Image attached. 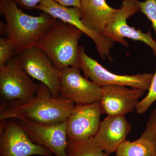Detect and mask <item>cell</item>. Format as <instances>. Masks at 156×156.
<instances>
[{
    "label": "cell",
    "instance_id": "20",
    "mask_svg": "<svg viewBox=\"0 0 156 156\" xmlns=\"http://www.w3.org/2000/svg\"><path fill=\"white\" fill-rule=\"evenodd\" d=\"M137 3L140 12L145 15L151 23L156 37V0H145L144 2L137 0Z\"/></svg>",
    "mask_w": 156,
    "mask_h": 156
},
{
    "label": "cell",
    "instance_id": "5",
    "mask_svg": "<svg viewBox=\"0 0 156 156\" xmlns=\"http://www.w3.org/2000/svg\"><path fill=\"white\" fill-rule=\"evenodd\" d=\"M79 68L84 77L99 87L115 85L148 90L154 74L144 73L133 75H119L111 72L96 60L88 56L82 46L79 47Z\"/></svg>",
    "mask_w": 156,
    "mask_h": 156
},
{
    "label": "cell",
    "instance_id": "3",
    "mask_svg": "<svg viewBox=\"0 0 156 156\" xmlns=\"http://www.w3.org/2000/svg\"><path fill=\"white\" fill-rule=\"evenodd\" d=\"M83 34L70 23L56 20L35 47L44 52L59 70L79 68L78 44Z\"/></svg>",
    "mask_w": 156,
    "mask_h": 156
},
{
    "label": "cell",
    "instance_id": "9",
    "mask_svg": "<svg viewBox=\"0 0 156 156\" xmlns=\"http://www.w3.org/2000/svg\"><path fill=\"white\" fill-rule=\"evenodd\" d=\"M80 69L69 67L60 70L59 95L75 105L99 102L101 87L81 74Z\"/></svg>",
    "mask_w": 156,
    "mask_h": 156
},
{
    "label": "cell",
    "instance_id": "2",
    "mask_svg": "<svg viewBox=\"0 0 156 156\" xmlns=\"http://www.w3.org/2000/svg\"><path fill=\"white\" fill-rule=\"evenodd\" d=\"M0 9L6 20L8 37L17 55L35 46L57 20L44 12L38 16L26 14L13 0H1Z\"/></svg>",
    "mask_w": 156,
    "mask_h": 156
},
{
    "label": "cell",
    "instance_id": "18",
    "mask_svg": "<svg viewBox=\"0 0 156 156\" xmlns=\"http://www.w3.org/2000/svg\"><path fill=\"white\" fill-rule=\"evenodd\" d=\"M148 90V92L147 95L142 100L139 101L136 105V112L139 114L141 115L145 113L156 101V69L150 87Z\"/></svg>",
    "mask_w": 156,
    "mask_h": 156
},
{
    "label": "cell",
    "instance_id": "11",
    "mask_svg": "<svg viewBox=\"0 0 156 156\" xmlns=\"http://www.w3.org/2000/svg\"><path fill=\"white\" fill-rule=\"evenodd\" d=\"M19 122L34 143L48 149L55 156H67L66 122L44 124L19 120Z\"/></svg>",
    "mask_w": 156,
    "mask_h": 156
},
{
    "label": "cell",
    "instance_id": "4",
    "mask_svg": "<svg viewBox=\"0 0 156 156\" xmlns=\"http://www.w3.org/2000/svg\"><path fill=\"white\" fill-rule=\"evenodd\" d=\"M37 91L38 84L23 69L18 55L0 68V94L5 102L24 104L32 100Z\"/></svg>",
    "mask_w": 156,
    "mask_h": 156
},
{
    "label": "cell",
    "instance_id": "15",
    "mask_svg": "<svg viewBox=\"0 0 156 156\" xmlns=\"http://www.w3.org/2000/svg\"><path fill=\"white\" fill-rule=\"evenodd\" d=\"M80 20L85 27L103 35L109 22L119 11L112 8L105 0H82Z\"/></svg>",
    "mask_w": 156,
    "mask_h": 156
},
{
    "label": "cell",
    "instance_id": "23",
    "mask_svg": "<svg viewBox=\"0 0 156 156\" xmlns=\"http://www.w3.org/2000/svg\"><path fill=\"white\" fill-rule=\"evenodd\" d=\"M59 5L65 7H76L80 9L82 0H53Z\"/></svg>",
    "mask_w": 156,
    "mask_h": 156
},
{
    "label": "cell",
    "instance_id": "10",
    "mask_svg": "<svg viewBox=\"0 0 156 156\" xmlns=\"http://www.w3.org/2000/svg\"><path fill=\"white\" fill-rule=\"evenodd\" d=\"M35 9L48 13L56 19L67 22L79 29L94 42L101 58L105 59L107 57L110 60H112L110 52L114 42L103 35L92 31L85 27L80 20V9L65 7L53 0H44Z\"/></svg>",
    "mask_w": 156,
    "mask_h": 156
},
{
    "label": "cell",
    "instance_id": "14",
    "mask_svg": "<svg viewBox=\"0 0 156 156\" xmlns=\"http://www.w3.org/2000/svg\"><path fill=\"white\" fill-rule=\"evenodd\" d=\"M131 125L125 115L107 116L100 122L97 133L92 139L108 155L116 152L131 132Z\"/></svg>",
    "mask_w": 156,
    "mask_h": 156
},
{
    "label": "cell",
    "instance_id": "17",
    "mask_svg": "<svg viewBox=\"0 0 156 156\" xmlns=\"http://www.w3.org/2000/svg\"><path fill=\"white\" fill-rule=\"evenodd\" d=\"M67 156H109L95 143L92 138L85 140H68Z\"/></svg>",
    "mask_w": 156,
    "mask_h": 156
},
{
    "label": "cell",
    "instance_id": "6",
    "mask_svg": "<svg viewBox=\"0 0 156 156\" xmlns=\"http://www.w3.org/2000/svg\"><path fill=\"white\" fill-rule=\"evenodd\" d=\"M140 11L137 0H123L119 11L107 25L103 35L114 42L128 47L125 38L143 42L153 50L156 56V41L153 39L150 31L144 33L140 29L136 30L128 25L127 20L136 12Z\"/></svg>",
    "mask_w": 156,
    "mask_h": 156
},
{
    "label": "cell",
    "instance_id": "1",
    "mask_svg": "<svg viewBox=\"0 0 156 156\" xmlns=\"http://www.w3.org/2000/svg\"><path fill=\"white\" fill-rule=\"evenodd\" d=\"M75 105L61 97L54 98L44 84H38L34 98L27 103L17 101L3 104L0 108V121L15 119L44 124L66 122Z\"/></svg>",
    "mask_w": 156,
    "mask_h": 156
},
{
    "label": "cell",
    "instance_id": "21",
    "mask_svg": "<svg viewBox=\"0 0 156 156\" xmlns=\"http://www.w3.org/2000/svg\"><path fill=\"white\" fill-rule=\"evenodd\" d=\"M141 136L150 140L156 147V108L151 114L145 130Z\"/></svg>",
    "mask_w": 156,
    "mask_h": 156
},
{
    "label": "cell",
    "instance_id": "7",
    "mask_svg": "<svg viewBox=\"0 0 156 156\" xmlns=\"http://www.w3.org/2000/svg\"><path fill=\"white\" fill-rule=\"evenodd\" d=\"M13 119L1 121L0 156H53L48 149L34 143Z\"/></svg>",
    "mask_w": 156,
    "mask_h": 156
},
{
    "label": "cell",
    "instance_id": "24",
    "mask_svg": "<svg viewBox=\"0 0 156 156\" xmlns=\"http://www.w3.org/2000/svg\"><path fill=\"white\" fill-rule=\"evenodd\" d=\"M144 1H145V0H144Z\"/></svg>",
    "mask_w": 156,
    "mask_h": 156
},
{
    "label": "cell",
    "instance_id": "16",
    "mask_svg": "<svg viewBox=\"0 0 156 156\" xmlns=\"http://www.w3.org/2000/svg\"><path fill=\"white\" fill-rule=\"evenodd\" d=\"M115 153L116 156H156V147L150 140L141 136L134 141L126 140Z\"/></svg>",
    "mask_w": 156,
    "mask_h": 156
},
{
    "label": "cell",
    "instance_id": "8",
    "mask_svg": "<svg viewBox=\"0 0 156 156\" xmlns=\"http://www.w3.org/2000/svg\"><path fill=\"white\" fill-rule=\"evenodd\" d=\"M17 55L21 67L30 76L46 85L53 97H60L61 71L44 52L34 46Z\"/></svg>",
    "mask_w": 156,
    "mask_h": 156
},
{
    "label": "cell",
    "instance_id": "12",
    "mask_svg": "<svg viewBox=\"0 0 156 156\" xmlns=\"http://www.w3.org/2000/svg\"><path fill=\"white\" fill-rule=\"evenodd\" d=\"M100 102L76 105L66 121V133L69 140H85L97 133L101 115Z\"/></svg>",
    "mask_w": 156,
    "mask_h": 156
},
{
    "label": "cell",
    "instance_id": "22",
    "mask_svg": "<svg viewBox=\"0 0 156 156\" xmlns=\"http://www.w3.org/2000/svg\"><path fill=\"white\" fill-rule=\"evenodd\" d=\"M15 3L21 8L27 9H35L38 5L44 0H13Z\"/></svg>",
    "mask_w": 156,
    "mask_h": 156
},
{
    "label": "cell",
    "instance_id": "19",
    "mask_svg": "<svg viewBox=\"0 0 156 156\" xmlns=\"http://www.w3.org/2000/svg\"><path fill=\"white\" fill-rule=\"evenodd\" d=\"M16 54L13 43L9 37L0 39V68L4 66Z\"/></svg>",
    "mask_w": 156,
    "mask_h": 156
},
{
    "label": "cell",
    "instance_id": "13",
    "mask_svg": "<svg viewBox=\"0 0 156 156\" xmlns=\"http://www.w3.org/2000/svg\"><path fill=\"white\" fill-rule=\"evenodd\" d=\"M122 86L101 87L100 102L102 114L108 116L125 115L136 109L145 90Z\"/></svg>",
    "mask_w": 156,
    "mask_h": 156
}]
</instances>
